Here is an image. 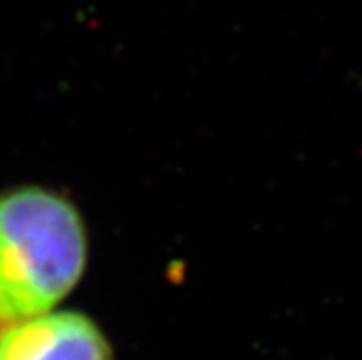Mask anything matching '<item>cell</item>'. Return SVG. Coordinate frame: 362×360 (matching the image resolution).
Listing matches in <instances>:
<instances>
[{"label": "cell", "instance_id": "1", "mask_svg": "<svg viewBox=\"0 0 362 360\" xmlns=\"http://www.w3.org/2000/svg\"><path fill=\"white\" fill-rule=\"evenodd\" d=\"M85 226L61 195L24 187L0 198V323L50 313L81 280Z\"/></svg>", "mask_w": 362, "mask_h": 360}, {"label": "cell", "instance_id": "2", "mask_svg": "<svg viewBox=\"0 0 362 360\" xmlns=\"http://www.w3.org/2000/svg\"><path fill=\"white\" fill-rule=\"evenodd\" d=\"M0 360H113V352L89 317L46 313L0 332Z\"/></svg>", "mask_w": 362, "mask_h": 360}]
</instances>
